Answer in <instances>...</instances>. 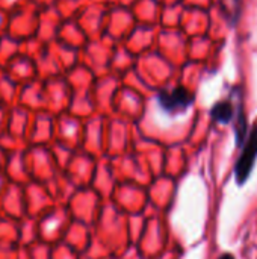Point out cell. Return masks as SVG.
Listing matches in <instances>:
<instances>
[{
	"label": "cell",
	"instance_id": "cell-1",
	"mask_svg": "<svg viewBox=\"0 0 257 259\" xmlns=\"http://www.w3.org/2000/svg\"><path fill=\"white\" fill-rule=\"evenodd\" d=\"M257 156V126L253 127L245 146H244V150H242V155L239 156L238 159V164H236V168H235V175H236V181L239 184L245 182L251 168H253V162Z\"/></svg>",
	"mask_w": 257,
	"mask_h": 259
},
{
	"label": "cell",
	"instance_id": "cell-2",
	"mask_svg": "<svg viewBox=\"0 0 257 259\" xmlns=\"http://www.w3.org/2000/svg\"><path fill=\"white\" fill-rule=\"evenodd\" d=\"M159 100H161V105L165 109L177 111V109H185L192 102V96L186 88L177 87L171 93H162L159 96Z\"/></svg>",
	"mask_w": 257,
	"mask_h": 259
},
{
	"label": "cell",
	"instance_id": "cell-3",
	"mask_svg": "<svg viewBox=\"0 0 257 259\" xmlns=\"http://www.w3.org/2000/svg\"><path fill=\"white\" fill-rule=\"evenodd\" d=\"M212 117L220 123H229L233 117V106L229 102H220L212 108Z\"/></svg>",
	"mask_w": 257,
	"mask_h": 259
},
{
	"label": "cell",
	"instance_id": "cell-4",
	"mask_svg": "<svg viewBox=\"0 0 257 259\" xmlns=\"http://www.w3.org/2000/svg\"><path fill=\"white\" fill-rule=\"evenodd\" d=\"M220 259H235V258H233L232 255H223Z\"/></svg>",
	"mask_w": 257,
	"mask_h": 259
}]
</instances>
